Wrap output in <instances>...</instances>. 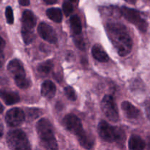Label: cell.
I'll use <instances>...</instances> for the list:
<instances>
[{
    "mask_svg": "<svg viewBox=\"0 0 150 150\" xmlns=\"http://www.w3.org/2000/svg\"><path fill=\"white\" fill-rule=\"evenodd\" d=\"M106 32L119 55L125 57L132 50L133 41L124 25L119 23L107 24Z\"/></svg>",
    "mask_w": 150,
    "mask_h": 150,
    "instance_id": "6da1fadb",
    "label": "cell"
},
{
    "mask_svg": "<svg viewBox=\"0 0 150 150\" xmlns=\"http://www.w3.org/2000/svg\"><path fill=\"white\" fill-rule=\"evenodd\" d=\"M36 130L40 143L45 150H58V144L53 131L52 125L47 119L42 118L36 124Z\"/></svg>",
    "mask_w": 150,
    "mask_h": 150,
    "instance_id": "7a4b0ae2",
    "label": "cell"
},
{
    "mask_svg": "<svg viewBox=\"0 0 150 150\" xmlns=\"http://www.w3.org/2000/svg\"><path fill=\"white\" fill-rule=\"evenodd\" d=\"M98 131L101 139L105 142L111 143L124 141L125 134L122 130L119 127L111 125L103 120L98 125Z\"/></svg>",
    "mask_w": 150,
    "mask_h": 150,
    "instance_id": "3957f363",
    "label": "cell"
},
{
    "mask_svg": "<svg viewBox=\"0 0 150 150\" xmlns=\"http://www.w3.org/2000/svg\"><path fill=\"white\" fill-rule=\"evenodd\" d=\"M7 70L15 80V83L20 89H27L30 81L26 79L23 64L18 59H13L9 62Z\"/></svg>",
    "mask_w": 150,
    "mask_h": 150,
    "instance_id": "277c9868",
    "label": "cell"
},
{
    "mask_svg": "<svg viewBox=\"0 0 150 150\" xmlns=\"http://www.w3.org/2000/svg\"><path fill=\"white\" fill-rule=\"evenodd\" d=\"M7 142L11 150H31L27 136L21 130H13L7 136Z\"/></svg>",
    "mask_w": 150,
    "mask_h": 150,
    "instance_id": "5b68a950",
    "label": "cell"
},
{
    "mask_svg": "<svg viewBox=\"0 0 150 150\" xmlns=\"http://www.w3.org/2000/svg\"><path fill=\"white\" fill-rule=\"evenodd\" d=\"M121 12L126 20L134 24L141 32H146L148 24L146 21L142 17L140 13L134 9L128 8L127 7H122Z\"/></svg>",
    "mask_w": 150,
    "mask_h": 150,
    "instance_id": "8992f818",
    "label": "cell"
},
{
    "mask_svg": "<svg viewBox=\"0 0 150 150\" xmlns=\"http://www.w3.org/2000/svg\"><path fill=\"white\" fill-rule=\"evenodd\" d=\"M101 108L105 117L111 122H117L120 120L118 109L114 98L111 95H105L101 101Z\"/></svg>",
    "mask_w": 150,
    "mask_h": 150,
    "instance_id": "52a82bcc",
    "label": "cell"
},
{
    "mask_svg": "<svg viewBox=\"0 0 150 150\" xmlns=\"http://www.w3.org/2000/svg\"><path fill=\"white\" fill-rule=\"evenodd\" d=\"M62 122L65 128L76 135L77 138H79L86 133L83 130L80 119L74 114H67L63 119Z\"/></svg>",
    "mask_w": 150,
    "mask_h": 150,
    "instance_id": "ba28073f",
    "label": "cell"
},
{
    "mask_svg": "<svg viewBox=\"0 0 150 150\" xmlns=\"http://www.w3.org/2000/svg\"><path fill=\"white\" fill-rule=\"evenodd\" d=\"M25 120L23 111L19 108H13L9 110L5 116V122L7 125L16 127L21 125Z\"/></svg>",
    "mask_w": 150,
    "mask_h": 150,
    "instance_id": "9c48e42d",
    "label": "cell"
},
{
    "mask_svg": "<svg viewBox=\"0 0 150 150\" xmlns=\"http://www.w3.org/2000/svg\"><path fill=\"white\" fill-rule=\"evenodd\" d=\"M38 32L40 36L50 43L54 44L57 42V36L54 29L47 23L42 22L39 24Z\"/></svg>",
    "mask_w": 150,
    "mask_h": 150,
    "instance_id": "30bf717a",
    "label": "cell"
},
{
    "mask_svg": "<svg viewBox=\"0 0 150 150\" xmlns=\"http://www.w3.org/2000/svg\"><path fill=\"white\" fill-rule=\"evenodd\" d=\"M22 29L32 31L36 24V18L32 11L26 10L22 15Z\"/></svg>",
    "mask_w": 150,
    "mask_h": 150,
    "instance_id": "8fae6325",
    "label": "cell"
},
{
    "mask_svg": "<svg viewBox=\"0 0 150 150\" xmlns=\"http://www.w3.org/2000/svg\"><path fill=\"white\" fill-rule=\"evenodd\" d=\"M56 86L51 81H45L42 83L41 86V95L42 97L47 98V99H51L55 96Z\"/></svg>",
    "mask_w": 150,
    "mask_h": 150,
    "instance_id": "7c38bea8",
    "label": "cell"
},
{
    "mask_svg": "<svg viewBox=\"0 0 150 150\" xmlns=\"http://www.w3.org/2000/svg\"><path fill=\"white\" fill-rule=\"evenodd\" d=\"M122 108L129 119H137L140 116V111L128 101H125L122 103Z\"/></svg>",
    "mask_w": 150,
    "mask_h": 150,
    "instance_id": "4fadbf2b",
    "label": "cell"
},
{
    "mask_svg": "<svg viewBox=\"0 0 150 150\" xmlns=\"http://www.w3.org/2000/svg\"><path fill=\"white\" fill-rule=\"evenodd\" d=\"M92 54L95 59L100 62H107L109 60L107 53L100 45H95L92 47Z\"/></svg>",
    "mask_w": 150,
    "mask_h": 150,
    "instance_id": "5bb4252c",
    "label": "cell"
},
{
    "mask_svg": "<svg viewBox=\"0 0 150 150\" xmlns=\"http://www.w3.org/2000/svg\"><path fill=\"white\" fill-rule=\"evenodd\" d=\"M1 98L4 103L7 105H13L20 100V97L16 92H7V91H1Z\"/></svg>",
    "mask_w": 150,
    "mask_h": 150,
    "instance_id": "9a60e30c",
    "label": "cell"
},
{
    "mask_svg": "<svg viewBox=\"0 0 150 150\" xmlns=\"http://www.w3.org/2000/svg\"><path fill=\"white\" fill-rule=\"evenodd\" d=\"M128 145L130 150H144L146 146L144 141L138 136H131Z\"/></svg>",
    "mask_w": 150,
    "mask_h": 150,
    "instance_id": "2e32d148",
    "label": "cell"
},
{
    "mask_svg": "<svg viewBox=\"0 0 150 150\" xmlns=\"http://www.w3.org/2000/svg\"><path fill=\"white\" fill-rule=\"evenodd\" d=\"M46 15L51 20L56 23H60L62 20V13L59 8H49L47 10Z\"/></svg>",
    "mask_w": 150,
    "mask_h": 150,
    "instance_id": "e0dca14e",
    "label": "cell"
},
{
    "mask_svg": "<svg viewBox=\"0 0 150 150\" xmlns=\"http://www.w3.org/2000/svg\"><path fill=\"white\" fill-rule=\"evenodd\" d=\"M70 26L73 32L75 35H79L81 32V20L78 16H71L70 19Z\"/></svg>",
    "mask_w": 150,
    "mask_h": 150,
    "instance_id": "ac0fdd59",
    "label": "cell"
},
{
    "mask_svg": "<svg viewBox=\"0 0 150 150\" xmlns=\"http://www.w3.org/2000/svg\"><path fill=\"white\" fill-rule=\"evenodd\" d=\"M53 67V62L51 60H48L44 62L41 63L38 65V71L40 74L41 75H45L48 74L51 72V69Z\"/></svg>",
    "mask_w": 150,
    "mask_h": 150,
    "instance_id": "d6986e66",
    "label": "cell"
},
{
    "mask_svg": "<svg viewBox=\"0 0 150 150\" xmlns=\"http://www.w3.org/2000/svg\"><path fill=\"white\" fill-rule=\"evenodd\" d=\"M21 35L23 38V42L26 44H29L33 41L35 36L33 35V32L30 30H26V29H21Z\"/></svg>",
    "mask_w": 150,
    "mask_h": 150,
    "instance_id": "ffe728a7",
    "label": "cell"
},
{
    "mask_svg": "<svg viewBox=\"0 0 150 150\" xmlns=\"http://www.w3.org/2000/svg\"><path fill=\"white\" fill-rule=\"evenodd\" d=\"M64 92H65L66 96L67 97L69 100L72 101H75L76 100V95L74 89L71 86H67L64 89Z\"/></svg>",
    "mask_w": 150,
    "mask_h": 150,
    "instance_id": "44dd1931",
    "label": "cell"
},
{
    "mask_svg": "<svg viewBox=\"0 0 150 150\" xmlns=\"http://www.w3.org/2000/svg\"><path fill=\"white\" fill-rule=\"evenodd\" d=\"M63 12L66 16H69L73 11V7L71 3L68 1H64L62 4Z\"/></svg>",
    "mask_w": 150,
    "mask_h": 150,
    "instance_id": "7402d4cb",
    "label": "cell"
},
{
    "mask_svg": "<svg viewBox=\"0 0 150 150\" xmlns=\"http://www.w3.org/2000/svg\"><path fill=\"white\" fill-rule=\"evenodd\" d=\"M5 16L7 21L9 24H13L14 22V17H13V11L10 7H7L5 10Z\"/></svg>",
    "mask_w": 150,
    "mask_h": 150,
    "instance_id": "603a6c76",
    "label": "cell"
},
{
    "mask_svg": "<svg viewBox=\"0 0 150 150\" xmlns=\"http://www.w3.org/2000/svg\"><path fill=\"white\" fill-rule=\"evenodd\" d=\"M75 42H76V45L78 46V48H79L80 49H84V42H83V39L81 38H76L75 39Z\"/></svg>",
    "mask_w": 150,
    "mask_h": 150,
    "instance_id": "cb8c5ba5",
    "label": "cell"
},
{
    "mask_svg": "<svg viewBox=\"0 0 150 150\" xmlns=\"http://www.w3.org/2000/svg\"><path fill=\"white\" fill-rule=\"evenodd\" d=\"M144 108L148 119L150 120V100H147L144 103Z\"/></svg>",
    "mask_w": 150,
    "mask_h": 150,
    "instance_id": "d4e9b609",
    "label": "cell"
},
{
    "mask_svg": "<svg viewBox=\"0 0 150 150\" xmlns=\"http://www.w3.org/2000/svg\"><path fill=\"white\" fill-rule=\"evenodd\" d=\"M19 3L22 6H28L30 3V0H19Z\"/></svg>",
    "mask_w": 150,
    "mask_h": 150,
    "instance_id": "484cf974",
    "label": "cell"
},
{
    "mask_svg": "<svg viewBox=\"0 0 150 150\" xmlns=\"http://www.w3.org/2000/svg\"><path fill=\"white\" fill-rule=\"evenodd\" d=\"M43 1L47 4H56L58 0H43Z\"/></svg>",
    "mask_w": 150,
    "mask_h": 150,
    "instance_id": "4316f807",
    "label": "cell"
},
{
    "mask_svg": "<svg viewBox=\"0 0 150 150\" xmlns=\"http://www.w3.org/2000/svg\"><path fill=\"white\" fill-rule=\"evenodd\" d=\"M125 1L130 3V4H135L136 3V0H125Z\"/></svg>",
    "mask_w": 150,
    "mask_h": 150,
    "instance_id": "83f0119b",
    "label": "cell"
},
{
    "mask_svg": "<svg viewBox=\"0 0 150 150\" xmlns=\"http://www.w3.org/2000/svg\"><path fill=\"white\" fill-rule=\"evenodd\" d=\"M70 1H72V2H76V1H78V0H69Z\"/></svg>",
    "mask_w": 150,
    "mask_h": 150,
    "instance_id": "f1b7e54d",
    "label": "cell"
}]
</instances>
